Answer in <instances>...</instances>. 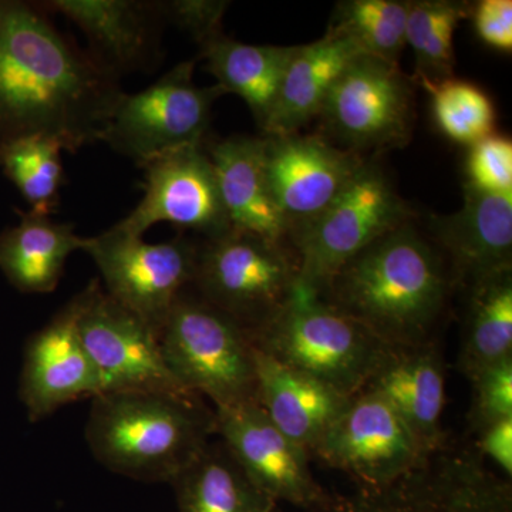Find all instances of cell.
<instances>
[{
  "label": "cell",
  "instance_id": "obj_1",
  "mask_svg": "<svg viewBox=\"0 0 512 512\" xmlns=\"http://www.w3.org/2000/svg\"><path fill=\"white\" fill-rule=\"evenodd\" d=\"M52 16L40 2L0 0V147L43 136L77 153L100 143L124 94Z\"/></svg>",
  "mask_w": 512,
  "mask_h": 512
},
{
  "label": "cell",
  "instance_id": "obj_2",
  "mask_svg": "<svg viewBox=\"0 0 512 512\" xmlns=\"http://www.w3.org/2000/svg\"><path fill=\"white\" fill-rule=\"evenodd\" d=\"M454 288L439 249L409 221L353 256L319 295L400 348L431 342Z\"/></svg>",
  "mask_w": 512,
  "mask_h": 512
},
{
  "label": "cell",
  "instance_id": "obj_3",
  "mask_svg": "<svg viewBox=\"0 0 512 512\" xmlns=\"http://www.w3.org/2000/svg\"><path fill=\"white\" fill-rule=\"evenodd\" d=\"M84 437L111 473L171 484L217 434L215 410L185 390H134L93 397Z\"/></svg>",
  "mask_w": 512,
  "mask_h": 512
},
{
  "label": "cell",
  "instance_id": "obj_4",
  "mask_svg": "<svg viewBox=\"0 0 512 512\" xmlns=\"http://www.w3.org/2000/svg\"><path fill=\"white\" fill-rule=\"evenodd\" d=\"M249 336L259 352L348 397L365 389L389 349L356 320L298 284L274 318Z\"/></svg>",
  "mask_w": 512,
  "mask_h": 512
},
{
  "label": "cell",
  "instance_id": "obj_5",
  "mask_svg": "<svg viewBox=\"0 0 512 512\" xmlns=\"http://www.w3.org/2000/svg\"><path fill=\"white\" fill-rule=\"evenodd\" d=\"M158 339L165 365L187 392L207 397L214 409L258 403L251 336L190 288L174 302Z\"/></svg>",
  "mask_w": 512,
  "mask_h": 512
},
{
  "label": "cell",
  "instance_id": "obj_6",
  "mask_svg": "<svg viewBox=\"0 0 512 512\" xmlns=\"http://www.w3.org/2000/svg\"><path fill=\"white\" fill-rule=\"evenodd\" d=\"M412 217L382 168L365 161L318 217L288 235L296 249L298 285L319 295L353 256Z\"/></svg>",
  "mask_w": 512,
  "mask_h": 512
},
{
  "label": "cell",
  "instance_id": "obj_7",
  "mask_svg": "<svg viewBox=\"0 0 512 512\" xmlns=\"http://www.w3.org/2000/svg\"><path fill=\"white\" fill-rule=\"evenodd\" d=\"M298 512H512V487L476 450L446 443L393 483L329 494Z\"/></svg>",
  "mask_w": 512,
  "mask_h": 512
},
{
  "label": "cell",
  "instance_id": "obj_8",
  "mask_svg": "<svg viewBox=\"0 0 512 512\" xmlns=\"http://www.w3.org/2000/svg\"><path fill=\"white\" fill-rule=\"evenodd\" d=\"M296 284V256L281 242L231 229L198 245L192 288L249 335L274 318Z\"/></svg>",
  "mask_w": 512,
  "mask_h": 512
},
{
  "label": "cell",
  "instance_id": "obj_9",
  "mask_svg": "<svg viewBox=\"0 0 512 512\" xmlns=\"http://www.w3.org/2000/svg\"><path fill=\"white\" fill-rule=\"evenodd\" d=\"M194 60L165 73L143 92L124 93L100 143L141 165L191 146H204L212 106L224 96L220 86L194 82Z\"/></svg>",
  "mask_w": 512,
  "mask_h": 512
},
{
  "label": "cell",
  "instance_id": "obj_10",
  "mask_svg": "<svg viewBox=\"0 0 512 512\" xmlns=\"http://www.w3.org/2000/svg\"><path fill=\"white\" fill-rule=\"evenodd\" d=\"M82 251L99 268L104 292L160 336L174 302L192 284L198 245L183 235L148 244L113 225L84 239Z\"/></svg>",
  "mask_w": 512,
  "mask_h": 512
},
{
  "label": "cell",
  "instance_id": "obj_11",
  "mask_svg": "<svg viewBox=\"0 0 512 512\" xmlns=\"http://www.w3.org/2000/svg\"><path fill=\"white\" fill-rule=\"evenodd\" d=\"M413 86L397 64L356 57L319 111L323 130L355 154L406 146L414 123Z\"/></svg>",
  "mask_w": 512,
  "mask_h": 512
},
{
  "label": "cell",
  "instance_id": "obj_12",
  "mask_svg": "<svg viewBox=\"0 0 512 512\" xmlns=\"http://www.w3.org/2000/svg\"><path fill=\"white\" fill-rule=\"evenodd\" d=\"M402 417L373 392L350 397L343 412L311 451L359 487H382L430 456Z\"/></svg>",
  "mask_w": 512,
  "mask_h": 512
},
{
  "label": "cell",
  "instance_id": "obj_13",
  "mask_svg": "<svg viewBox=\"0 0 512 512\" xmlns=\"http://www.w3.org/2000/svg\"><path fill=\"white\" fill-rule=\"evenodd\" d=\"M80 295L77 328L99 376L100 394L184 390L165 365L157 333L143 319L110 298L99 279Z\"/></svg>",
  "mask_w": 512,
  "mask_h": 512
},
{
  "label": "cell",
  "instance_id": "obj_14",
  "mask_svg": "<svg viewBox=\"0 0 512 512\" xmlns=\"http://www.w3.org/2000/svg\"><path fill=\"white\" fill-rule=\"evenodd\" d=\"M141 168L143 200L114 227L140 238L160 222L200 232L207 239L231 231L205 144L171 151Z\"/></svg>",
  "mask_w": 512,
  "mask_h": 512
},
{
  "label": "cell",
  "instance_id": "obj_15",
  "mask_svg": "<svg viewBox=\"0 0 512 512\" xmlns=\"http://www.w3.org/2000/svg\"><path fill=\"white\" fill-rule=\"evenodd\" d=\"M214 410L222 443L276 504L303 511L328 500L330 493L313 477L309 451L282 433L258 403Z\"/></svg>",
  "mask_w": 512,
  "mask_h": 512
},
{
  "label": "cell",
  "instance_id": "obj_16",
  "mask_svg": "<svg viewBox=\"0 0 512 512\" xmlns=\"http://www.w3.org/2000/svg\"><path fill=\"white\" fill-rule=\"evenodd\" d=\"M80 308L79 292L26 342L19 397L30 421L45 420L66 404L101 392L77 328Z\"/></svg>",
  "mask_w": 512,
  "mask_h": 512
},
{
  "label": "cell",
  "instance_id": "obj_17",
  "mask_svg": "<svg viewBox=\"0 0 512 512\" xmlns=\"http://www.w3.org/2000/svg\"><path fill=\"white\" fill-rule=\"evenodd\" d=\"M262 138L269 188L289 234L318 217L365 163L359 154L319 136Z\"/></svg>",
  "mask_w": 512,
  "mask_h": 512
},
{
  "label": "cell",
  "instance_id": "obj_18",
  "mask_svg": "<svg viewBox=\"0 0 512 512\" xmlns=\"http://www.w3.org/2000/svg\"><path fill=\"white\" fill-rule=\"evenodd\" d=\"M50 15H62L82 30L86 52L111 76L153 72L163 59L165 20L154 0H47Z\"/></svg>",
  "mask_w": 512,
  "mask_h": 512
},
{
  "label": "cell",
  "instance_id": "obj_19",
  "mask_svg": "<svg viewBox=\"0 0 512 512\" xmlns=\"http://www.w3.org/2000/svg\"><path fill=\"white\" fill-rule=\"evenodd\" d=\"M430 232L456 288L512 271V195L484 194L464 185L463 208L431 217Z\"/></svg>",
  "mask_w": 512,
  "mask_h": 512
},
{
  "label": "cell",
  "instance_id": "obj_20",
  "mask_svg": "<svg viewBox=\"0 0 512 512\" xmlns=\"http://www.w3.org/2000/svg\"><path fill=\"white\" fill-rule=\"evenodd\" d=\"M363 390L383 397L427 453L447 443L441 426L446 376L443 357L433 340L417 346H389Z\"/></svg>",
  "mask_w": 512,
  "mask_h": 512
},
{
  "label": "cell",
  "instance_id": "obj_21",
  "mask_svg": "<svg viewBox=\"0 0 512 512\" xmlns=\"http://www.w3.org/2000/svg\"><path fill=\"white\" fill-rule=\"evenodd\" d=\"M232 231L281 242L289 228L269 188L264 138L234 136L205 144Z\"/></svg>",
  "mask_w": 512,
  "mask_h": 512
},
{
  "label": "cell",
  "instance_id": "obj_22",
  "mask_svg": "<svg viewBox=\"0 0 512 512\" xmlns=\"http://www.w3.org/2000/svg\"><path fill=\"white\" fill-rule=\"evenodd\" d=\"M255 365L259 406L282 433L311 454L350 397L256 348Z\"/></svg>",
  "mask_w": 512,
  "mask_h": 512
},
{
  "label": "cell",
  "instance_id": "obj_23",
  "mask_svg": "<svg viewBox=\"0 0 512 512\" xmlns=\"http://www.w3.org/2000/svg\"><path fill=\"white\" fill-rule=\"evenodd\" d=\"M362 55L365 53L349 37L330 30L309 45L295 46L274 109L262 130L264 137L298 133L299 128L318 117L340 74Z\"/></svg>",
  "mask_w": 512,
  "mask_h": 512
},
{
  "label": "cell",
  "instance_id": "obj_24",
  "mask_svg": "<svg viewBox=\"0 0 512 512\" xmlns=\"http://www.w3.org/2000/svg\"><path fill=\"white\" fill-rule=\"evenodd\" d=\"M15 227L0 232V271L22 293H52L62 281L69 256L82 251L73 224L47 215L19 212Z\"/></svg>",
  "mask_w": 512,
  "mask_h": 512
},
{
  "label": "cell",
  "instance_id": "obj_25",
  "mask_svg": "<svg viewBox=\"0 0 512 512\" xmlns=\"http://www.w3.org/2000/svg\"><path fill=\"white\" fill-rule=\"evenodd\" d=\"M293 50L295 46L247 45L221 33L201 45V59L217 86L241 97L264 130Z\"/></svg>",
  "mask_w": 512,
  "mask_h": 512
},
{
  "label": "cell",
  "instance_id": "obj_26",
  "mask_svg": "<svg viewBox=\"0 0 512 512\" xmlns=\"http://www.w3.org/2000/svg\"><path fill=\"white\" fill-rule=\"evenodd\" d=\"M170 485L178 512H275L279 507L252 483L222 441L208 444Z\"/></svg>",
  "mask_w": 512,
  "mask_h": 512
},
{
  "label": "cell",
  "instance_id": "obj_27",
  "mask_svg": "<svg viewBox=\"0 0 512 512\" xmlns=\"http://www.w3.org/2000/svg\"><path fill=\"white\" fill-rule=\"evenodd\" d=\"M468 291L458 366L471 377L512 357V271L491 276Z\"/></svg>",
  "mask_w": 512,
  "mask_h": 512
},
{
  "label": "cell",
  "instance_id": "obj_28",
  "mask_svg": "<svg viewBox=\"0 0 512 512\" xmlns=\"http://www.w3.org/2000/svg\"><path fill=\"white\" fill-rule=\"evenodd\" d=\"M471 5L453 0H413L407 8L406 46L414 55L413 83L424 89L454 77V33Z\"/></svg>",
  "mask_w": 512,
  "mask_h": 512
},
{
  "label": "cell",
  "instance_id": "obj_29",
  "mask_svg": "<svg viewBox=\"0 0 512 512\" xmlns=\"http://www.w3.org/2000/svg\"><path fill=\"white\" fill-rule=\"evenodd\" d=\"M63 147L43 136L19 138L0 147V168L28 201L30 211L50 215L60 205Z\"/></svg>",
  "mask_w": 512,
  "mask_h": 512
},
{
  "label": "cell",
  "instance_id": "obj_30",
  "mask_svg": "<svg viewBox=\"0 0 512 512\" xmlns=\"http://www.w3.org/2000/svg\"><path fill=\"white\" fill-rule=\"evenodd\" d=\"M409 2L346 0L338 3L330 32L349 37L367 56L399 66L406 46Z\"/></svg>",
  "mask_w": 512,
  "mask_h": 512
},
{
  "label": "cell",
  "instance_id": "obj_31",
  "mask_svg": "<svg viewBox=\"0 0 512 512\" xmlns=\"http://www.w3.org/2000/svg\"><path fill=\"white\" fill-rule=\"evenodd\" d=\"M434 123L448 140L471 147L495 134L497 113L491 97L466 80H444L429 87Z\"/></svg>",
  "mask_w": 512,
  "mask_h": 512
},
{
  "label": "cell",
  "instance_id": "obj_32",
  "mask_svg": "<svg viewBox=\"0 0 512 512\" xmlns=\"http://www.w3.org/2000/svg\"><path fill=\"white\" fill-rule=\"evenodd\" d=\"M467 187L491 195H512L511 138L493 136L468 147Z\"/></svg>",
  "mask_w": 512,
  "mask_h": 512
},
{
  "label": "cell",
  "instance_id": "obj_33",
  "mask_svg": "<svg viewBox=\"0 0 512 512\" xmlns=\"http://www.w3.org/2000/svg\"><path fill=\"white\" fill-rule=\"evenodd\" d=\"M470 382L473 402L468 421L474 433L512 417V357L485 367Z\"/></svg>",
  "mask_w": 512,
  "mask_h": 512
},
{
  "label": "cell",
  "instance_id": "obj_34",
  "mask_svg": "<svg viewBox=\"0 0 512 512\" xmlns=\"http://www.w3.org/2000/svg\"><path fill=\"white\" fill-rule=\"evenodd\" d=\"M229 2L214 0H170L160 2L165 23L177 26L195 42L204 45L212 37L221 35L222 18Z\"/></svg>",
  "mask_w": 512,
  "mask_h": 512
},
{
  "label": "cell",
  "instance_id": "obj_35",
  "mask_svg": "<svg viewBox=\"0 0 512 512\" xmlns=\"http://www.w3.org/2000/svg\"><path fill=\"white\" fill-rule=\"evenodd\" d=\"M470 16L478 37L500 52L512 50V2L511 0H481L471 6Z\"/></svg>",
  "mask_w": 512,
  "mask_h": 512
},
{
  "label": "cell",
  "instance_id": "obj_36",
  "mask_svg": "<svg viewBox=\"0 0 512 512\" xmlns=\"http://www.w3.org/2000/svg\"><path fill=\"white\" fill-rule=\"evenodd\" d=\"M477 453L493 461L500 468L503 477H512V417L495 421L477 431Z\"/></svg>",
  "mask_w": 512,
  "mask_h": 512
}]
</instances>
